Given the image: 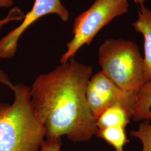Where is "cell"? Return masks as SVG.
<instances>
[{"mask_svg":"<svg viewBox=\"0 0 151 151\" xmlns=\"http://www.w3.org/2000/svg\"><path fill=\"white\" fill-rule=\"evenodd\" d=\"M92 72L91 66L72 57L35 79L30 87V98L45 128L47 139L66 135L73 142H84L96 135V119L86 95Z\"/></svg>","mask_w":151,"mask_h":151,"instance_id":"1","label":"cell"},{"mask_svg":"<svg viewBox=\"0 0 151 151\" xmlns=\"http://www.w3.org/2000/svg\"><path fill=\"white\" fill-rule=\"evenodd\" d=\"M0 82L15 95L11 105L0 103V151H40L46 130L32 106L30 87L13 85L2 70Z\"/></svg>","mask_w":151,"mask_h":151,"instance_id":"2","label":"cell"},{"mask_svg":"<svg viewBox=\"0 0 151 151\" xmlns=\"http://www.w3.org/2000/svg\"><path fill=\"white\" fill-rule=\"evenodd\" d=\"M101 72L118 86L135 93L145 82L143 58L137 43L123 39H108L99 48Z\"/></svg>","mask_w":151,"mask_h":151,"instance_id":"3","label":"cell"},{"mask_svg":"<svg viewBox=\"0 0 151 151\" xmlns=\"http://www.w3.org/2000/svg\"><path fill=\"white\" fill-rule=\"evenodd\" d=\"M129 8L128 0H96L88 10L76 18L73 25V38L67 44V50L60 58V63L74 57L83 45H89L102 28L127 14Z\"/></svg>","mask_w":151,"mask_h":151,"instance_id":"4","label":"cell"},{"mask_svg":"<svg viewBox=\"0 0 151 151\" xmlns=\"http://www.w3.org/2000/svg\"><path fill=\"white\" fill-rule=\"evenodd\" d=\"M87 101L93 117L97 119L108 108L120 105L132 115L135 103V93L124 91L101 71L92 75L86 91Z\"/></svg>","mask_w":151,"mask_h":151,"instance_id":"5","label":"cell"},{"mask_svg":"<svg viewBox=\"0 0 151 151\" xmlns=\"http://www.w3.org/2000/svg\"><path fill=\"white\" fill-rule=\"evenodd\" d=\"M51 14L59 16L63 22H67L70 17L69 12L60 0H35L32 9L24 16L22 24L0 40V58L13 57L22 34L39 18Z\"/></svg>","mask_w":151,"mask_h":151,"instance_id":"6","label":"cell"},{"mask_svg":"<svg viewBox=\"0 0 151 151\" xmlns=\"http://www.w3.org/2000/svg\"><path fill=\"white\" fill-rule=\"evenodd\" d=\"M136 32L144 38L143 73L144 81L151 80V10L145 5H139L137 19L132 23Z\"/></svg>","mask_w":151,"mask_h":151,"instance_id":"7","label":"cell"},{"mask_svg":"<svg viewBox=\"0 0 151 151\" xmlns=\"http://www.w3.org/2000/svg\"><path fill=\"white\" fill-rule=\"evenodd\" d=\"M131 119L135 122L151 120V80L145 82L136 92Z\"/></svg>","mask_w":151,"mask_h":151,"instance_id":"8","label":"cell"},{"mask_svg":"<svg viewBox=\"0 0 151 151\" xmlns=\"http://www.w3.org/2000/svg\"><path fill=\"white\" fill-rule=\"evenodd\" d=\"M131 115L120 105L108 108L96 119L98 129L120 126L126 128L130 123Z\"/></svg>","mask_w":151,"mask_h":151,"instance_id":"9","label":"cell"},{"mask_svg":"<svg viewBox=\"0 0 151 151\" xmlns=\"http://www.w3.org/2000/svg\"><path fill=\"white\" fill-rule=\"evenodd\" d=\"M95 135L112 146L115 151H124V147L129 143L125 128L120 126L98 129Z\"/></svg>","mask_w":151,"mask_h":151,"instance_id":"10","label":"cell"},{"mask_svg":"<svg viewBox=\"0 0 151 151\" xmlns=\"http://www.w3.org/2000/svg\"><path fill=\"white\" fill-rule=\"evenodd\" d=\"M130 135L140 140L142 146L140 151H151V120L141 122L138 129L132 130Z\"/></svg>","mask_w":151,"mask_h":151,"instance_id":"11","label":"cell"},{"mask_svg":"<svg viewBox=\"0 0 151 151\" xmlns=\"http://www.w3.org/2000/svg\"><path fill=\"white\" fill-rule=\"evenodd\" d=\"M24 17V15L22 11L17 7L13 8L10 10L8 15L4 19L0 20V30L3 26L9 22L13 21H20Z\"/></svg>","mask_w":151,"mask_h":151,"instance_id":"12","label":"cell"},{"mask_svg":"<svg viewBox=\"0 0 151 151\" xmlns=\"http://www.w3.org/2000/svg\"><path fill=\"white\" fill-rule=\"evenodd\" d=\"M61 146V138L46 139L44 140L40 151H60Z\"/></svg>","mask_w":151,"mask_h":151,"instance_id":"13","label":"cell"},{"mask_svg":"<svg viewBox=\"0 0 151 151\" xmlns=\"http://www.w3.org/2000/svg\"><path fill=\"white\" fill-rule=\"evenodd\" d=\"M14 0H0V8H9L11 7Z\"/></svg>","mask_w":151,"mask_h":151,"instance_id":"14","label":"cell"},{"mask_svg":"<svg viewBox=\"0 0 151 151\" xmlns=\"http://www.w3.org/2000/svg\"><path fill=\"white\" fill-rule=\"evenodd\" d=\"M134 1L137 4H138L139 5L142 4H143L145 1V0H134Z\"/></svg>","mask_w":151,"mask_h":151,"instance_id":"15","label":"cell"},{"mask_svg":"<svg viewBox=\"0 0 151 151\" xmlns=\"http://www.w3.org/2000/svg\"><path fill=\"white\" fill-rule=\"evenodd\" d=\"M0 20H1V16H0Z\"/></svg>","mask_w":151,"mask_h":151,"instance_id":"16","label":"cell"}]
</instances>
